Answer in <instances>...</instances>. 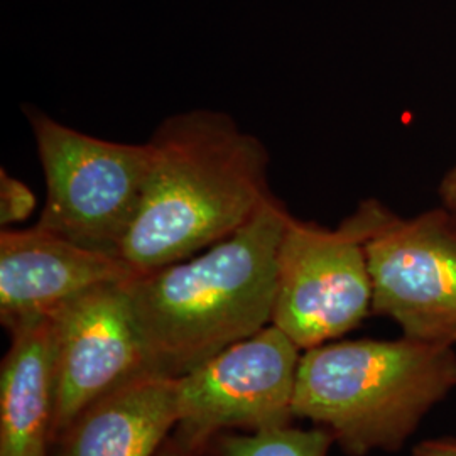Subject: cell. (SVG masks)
<instances>
[{"instance_id": "obj_2", "label": "cell", "mask_w": 456, "mask_h": 456, "mask_svg": "<svg viewBox=\"0 0 456 456\" xmlns=\"http://www.w3.org/2000/svg\"><path fill=\"white\" fill-rule=\"evenodd\" d=\"M289 215L273 196L218 244L126 281L151 372L188 374L273 323L277 252Z\"/></svg>"}, {"instance_id": "obj_16", "label": "cell", "mask_w": 456, "mask_h": 456, "mask_svg": "<svg viewBox=\"0 0 456 456\" xmlns=\"http://www.w3.org/2000/svg\"><path fill=\"white\" fill-rule=\"evenodd\" d=\"M156 456H201V452L191 450V448L184 446L183 443L176 440L175 436H171L169 440L164 443L163 448L159 450V453Z\"/></svg>"}, {"instance_id": "obj_9", "label": "cell", "mask_w": 456, "mask_h": 456, "mask_svg": "<svg viewBox=\"0 0 456 456\" xmlns=\"http://www.w3.org/2000/svg\"><path fill=\"white\" fill-rule=\"evenodd\" d=\"M135 273L117 256L34 225L0 233V322L7 331L49 318L98 286Z\"/></svg>"}, {"instance_id": "obj_3", "label": "cell", "mask_w": 456, "mask_h": 456, "mask_svg": "<svg viewBox=\"0 0 456 456\" xmlns=\"http://www.w3.org/2000/svg\"><path fill=\"white\" fill-rule=\"evenodd\" d=\"M456 389L453 346L343 340L303 350L294 418L325 428L348 456L395 452Z\"/></svg>"}, {"instance_id": "obj_10", "label": "cell", "mask_w": 456, "mask_h": 456, "mask_svg": "<svg viewBox=\"0 0 456 456\" xmlns=\"http://www.w3.org/2000/svg\"><path fill=\"white\" fill-rule=\"evenodd\" d=\"M178 419V377L146 372L85 409L56 446L61 456H156Z\"/></svg>"}, {"instance_id": "obj_6", "label": "cell", "mask_w": 456, "mask_h": 456, "mask_svg": "<svg viewBox=\"0 0 456 456\" xmlns=\"http://www.w3.org/2000/svg\"><path fill=\"white\" fill-rule=\"evenodd\" d=\"M301 354L286 333L269 325L181 375L173 436L203 453L220 435L291 424Z\"/></svg>"}, {"instance_id": "obj_5", "label": "cell", "mask_w": 456, "mask_h": 456, "mask_svg": "<svg viewBox=\"0 0 456 456\" xmlns=\"http://www.w3.org/2000/svg\"><path fill=\"white\" fill-rule=\"evenodd\" d=\"M367 210L335 230L289 215L277 252L273 323L301 350L335 342L372 313Z\"/></svg>"}, {"instance_id": "obj_15", "label": "cell", "mask_w": 456, "mask_h": 456, "mask_svg": "<svg viewBox=\"0 0 456 456\" xmlns=\"http://www.w3.org/2000/svg\"><path fill=\"white\" fill-rule=\"evenodd\" d=\"M440 193L444 212L448 213L450 220L456 227V166L444 176L441 183Z\"/></svg>"}, {"instance_id": "obj_8", "label": "cell", "mask_w": 456, "mask_h": 456, "mask_svg": "<svg viewBox=\"0 0 456 456\" xmlns=\"http://www.w3.org/2000/svg\"><path fill=\"white\" fill-rule=\"evenodd\" d=\"M56 403L53 446L102 395L151 372L126 281L98 286L49 316Z\"/></svg>"}, {"instance_id": "obj_1", "label": "cell", "mask_w": 456, "mask_h": 456, "mask_svg": "<svg viewBox=\"0 0 456 456\" xmlns=\"http://www.w3.org/2000/svg\"><path fill=\"white\" fill-rule=\"evenodd\" d=\"M147 144L144 193L117 254L135 274L218 244L274 196L264 142L224 112L171 115Z\"/></svg>"}, {"instance_id": "obj_13", "label": "cell", "mask_w": 456, "mask_h": 456, "mask_svg": "<svg viewBox=\"0 0 456 456\" xmlns=\"http://www.w3.org/2000/svg\"><path fill=\"white\" fill-rule=\"evenodd\" d=\"M36 208V196L20 180L0 171V225L11 228L26 222Z\"/></svg>"}, {"instance_id": "obj_14", "label": "cell", "mask_w": 456, "mask_h": 456, "mask_svg": "<svg viewBox=\"0 0 456 456\" xmlns=\"http://www.w3.org/2000/svg\"><path fill=\"white\" fill-rule=\"evenodd\" d=\"M412 456H456V438H438L419 443Z\"/></svg>"}, {"instance_id": "obj_4", "label": "cell", "mask_w": 456, "mask_h": 456, "mask_svg": "<svg viewBox=\"0 0 456 456\" xmlns=\"http://www.w3.org/2000/svg\"><path fill=\"white\" fill-rule=\"evenodd\" d=\"M28 118L46 180V201L36 225L117 256L142 200L149 144L98 139L36 109H29Z\"/></svg>"}, {"instance_id": "obj_7", "label": "cell", "mask_w": 456, "mask_h": 456, "mask_svg": "<svg viewBox=\"0 0 456 456\" xmlns=\"http://www.w3.org/2000/svg\"><path fill=\"white\" fill-rule=\"evenodd\" d=\"M372 313L403 337L456 345V227L444 210L404 220L365 201Z\"/></svg>"}, {"instance_id": "obj_12", "label": "cell", "mask_w": 456, "mask_h": 456, "mask_svg": "<svg viewBox=\"0 0 456 456\" xmlns=\"http://www.w3.org/2000/svg\"><path fill=\"white\" fill-rule=\"evenodd\" d=\"M335 443L330 431L291 424L257 433H225L215 438L216 456H328Z\"/></svg>"}, {"instance_id": "obj_11", "label": "cell", "mask_w": 456, "mask_h": 456, "mask_svg": "<svg viewBox=\"0 0 456 456\" xmlns=\"http://www.w3.org/2000/svg\"><path fill=\"white\" fill-rule=\"evenodd\" d=\"M9 337L0 365V456H49L56 403L51 320L19 326Z\"/></svg>"}]
</instances>
